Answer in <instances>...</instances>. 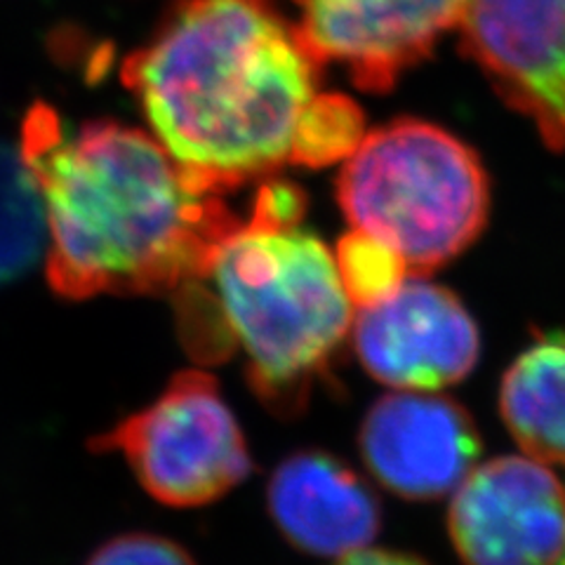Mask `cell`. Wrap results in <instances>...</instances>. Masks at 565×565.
<instances>
[{
    "instance_id": "obj_1",
    "label": "cell",
    "mask_w": 565,
    "mask_h": 565,
    "mask_svg": "<svg viewBox=\"0 0 565 565\" xmlns=\"http://www.w3.org/2000/svg\"><path fill=\"white\" fill-rule=\"evenodd\" d=\"M20 153L45 210V276L64 299L174 297L243 222L153 135L116 120L71 128L35 102Z\"/></svg>"
},
{
    "instance_id": "obj_2",
    "label": "cell",
    "mask_w": 565,
    "mask_h": 565,
    "mask_svg": "<svg viewBox=\"0 0 565 565\" xmlns=\"http://www.w3.org/2000/svg\"><path fill=\"white\" fill-rule=\"evenodd\" d=\"M323 66L271 0H180L122 83L174 161L226 193L292 163Z\"/></svg>"
},
{
    "instance_id": "obj_3",
    "label": "cell",
    "mask_w": 565,
    "mask_h": 565,
    "mask_svg": "<svg viewBox=\"0 0 565 565\" xmlns=\"http://www.w3.org/2000/svg\"><path fill=\"white\" fill-rule=\"evenodd\" d=\"M305 193L264 184L207 274L174 295L177 328L201 363L245 353L257 398L280 417L299 415L353 326V302L328 245L302 228Z\"/></svg>"
},
{
    "instance_id": "obj_4",
    "label": "cell",
    "mask_w": 565,
    "mask_h": 565,
    "mask_svg": "<svg viewBox=\"0 0 565 565\" xmlns=\"http://www.w3.org/2000/svg\"><path fill=\"white\" fill-rule=\"evenodd\" d=\"M338 199L353 228L392 247L411 276H424L483 234L490 180L462 139L398 118L367 132L347 158Z\"/></svg>"
},
{
    "instance_id": "obj_5",
    "label": "cell",
    "mask_w": 565,
    "mask_h": 565,
    "mask_svg": "<svg viewBox=\"0 0 565 565\" xmlns=\"http://www.w3.org/2000/svg\"><path fill=\"white\" fill-rule=\"evenodd\" d=\"M120 452L153 500L177 509L224 498L253 473L241 424L203 370H180L145 408L90 440Z\"/></svg>"
},
{
    "instance_id": "obj_6",
    "label": "cell",
    "mask_w": 565,
    "mask_h": 565,
    "mask_svg": "<svg viewBox=\"0 0 565 565\" xmlns=\"http://www.w3.org/2000/svg\"><path fill=\"white\" fill-rule=\"evenodd\" d=\"M448 533L467 565H561L565 483L533 457H494L455 490Z\"/></svg>"
},
{
    "instance_id": "obj_7",
    "label": "cell",
    "mask_w": 565,
    "mask_h": 565,
    "mask_svg": "<svg viewBox=\"0 0 565 565\" xmlns=\"http://www.w3.org/2000/svg\"><path fill=\"white\" fill-rule=\"evenodd\" d=\"M351 338L365 373L401 392L452 386L471 375L481 356V332L462 299L415 276L359 309Z\"/></svg>"
},
{
    "instance_id": "obj_8",
    "label": "cell",
    "mask_w": 565,
    "mask_h": 565,
    "mask_svg": "<svg viewBox=\"0 0 565 565\" xmlns=\"http://www.w3.org/2000/svg\"><path fill=\"white\" fill-rule=\"evenodd\" d=\"M459 35L509 109L565 153V0H471Z\"/></svg>"
},
{
    "instance_id": "obj_9",
    "label": "cell",
    "mask_w": 565,
    "mask_h": 565,
    "mask_svg": "<svg viewBox=\"0 0 565 565\" xmlns=\"http://www.w3.org/2000/svg\"><path fill=\"white\" fill-rule=\"evenodd\" d=\"M297 31L323 64H342L365 93H388L459 29L471 0H292Z\"/></svg>"
},
{
    "instance_id": "obj_10",
    "label": "cell",
    "mask_w": 565,
    "mask_h": 565,
    "mask_svg": "<svg viewBox=\"0 0 565 565\" xmlns=\"http://www.w3.org/2000/svg\"><path fill=\"white\" fill-rule=\"evenodd\" d=\"M359 450L373 479L398 498L429 502L455 492L483 440L462 403L434 392H396L370 405Z\"/></svg>"
},
{
    "instance_id": "obj_11",
    "label": "cell",
    "mask_w": 565,
    "mask_h": 565,
    "mask_svg": "<svg viewBox=\"0 0 565 565\" xmlns=\"http://www.w3.org/2000/svg\"><path fill=\"white\" fill-rule=\"evenodd\" d=\"M269 516L295 550L344 558L382 530V504L363 476L328 450H297L274 469Z\"/></svg>"
},
{
    "instance_id": "obj_12",
    "label": "cell",
    "mask_w": 565,
    "mask_h": 565,
    "mask_svg": "<svg viewBox=\"0 0 565 565\" xmlns=\"http://www.w3.org/2000/svg\"><path fill=\"white\" fill-rule=\"evenodd\" d=\"M500 415L527 457L565 467V332H537L507 367Z\"/></svg>"
},
{
    "instance_id": "obj_13",
    "label": "cell",
    "mask_w": 565,
    "mask_h": 565,
    "mask_svg": "<svg viewBox=\"0 0 565 565\" xmlns=\"http://www.w3.org/2000/svg\"><path fill=\"white\" fill-rule=\"evenodd\" d=\"M47 247L39 186L22 153L0 145V286L29 271Z\"/></svg>"
},
{
    "instance_id": "obj_14",
    "label": "cell",
    "mask_w": 565,
    "mask_h": 565,
    "mask_svg": "<svg viewBox=\"0 0 565 565\" xmlns=\"http://www.w3.org/2000/svg\"><path fill=\"white\" fill-rule=\"evenodd\" d=\"M363 137V114L359 104L344 95L321 93L311 102L299 126L292 163L323 168L340 158L347 161Z\"/></svg>"
},
{
    "instance_id": "obj_15",
    "label": "cell",
    "mask_w": 565,
    "mask_h": 565,
    "mask_svg": "<svg viewBox=\"0 0 565 565\" xmlns=\"http://www.w3.org/2000/svg\"><path fill=\"white\" fill-rule=\"evenodd\" d=\"M338 269L342 276L349 299L359 309L380 302L401 288V282L411 276L403 259L392 247L353 228L334 250Z\"/></svg>"
},
{
    "instance_id": "obj_16",
    "label": "cell",
    "mask_w": 565,
    "mask_h": 565,
    "mask_svg": "<svg viewBox=\"0 0 565 565\" xmlns=\"http://www.w3.org/2000/svg\"><path fill=\"white\" fill-rule=\"evenodd\" d=\"M85 565H196V561L168 537L126 533L104 542Z\"/></svg>"
},
{
    "instance_id": "obj_17",
    "label": "cell",
    "mask_w": 565,
    "mask_h": 565,
    "mask_svg": "<svg viewBox=\"0 0 565 565\" xmlns=\"http://www.w3.org/2000/svg\"><path fill=\"white\" fill-rule=\"evenodd\" d=\"M340 565H427L422 558L403 552H386V550H361L349 554L340 561Z\"/></svg>"
},
{
    "instance_id": "obj_18",
    "label": "cell",
    "mask_w": 565,
    "mask_h": 565,
    "mask_svg": "<svg viewBox=\"0 0 565 565\" xmlns=\"http://www.w3.org/2000/svg\"><path fill=\"white\" fill-rule=\"evenodd\" d=\"M561 565H565V558H563V561H561Z\"/></svg>"
}]
</instances>
